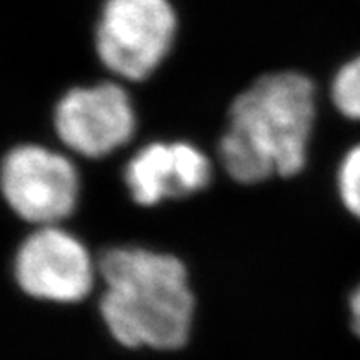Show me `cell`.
Instances as JSON below:
<instances>
[{"instance_id": "obj_1", "label": "cell", "mask_w": 360, "mask_h": 360, "mask_svg": "<svg viewBox=\"0 0 360 360\" xmlns=\"http://www.w3.org/2000/svg\"><path fill=\"white\" fill-rule=\"evenodd\" d=\"M105 280L99 313L110 337L127 349L179 352L194 324V295L176 256L114 247L97 265Z\"/></svg>"}, {"instance_id": "obj_2", "label": "cell", "mask_w": 360, "mask_h": 360, "mask_svg": "<svg viewBox=\"0 0 360 360\" xmlns=\"http://www.w3.org/2000/svg\"><path fill=\"white\" fill-rule=\"evenodd\" d=\"M315 86L297 72L264 75L238 96L229 110V130L219 160L238 183L302 172L315 124Z\"/></svg>"}, {"instance_id": "obj_3", "label": "cell", "mask_w": 360, "mask_h": 360, "mask_svg": "<svg viewBox=\"0 0 360 360\" xmlns=\"http://www.w3.org/2000/svg\"><path fill=\"white\" fill-rule=\"evenodd\" d=\"M178 17L169 0H106L96 48L101 63L128 81H143L172 48Z\"/></svg>"}, {"instance_id": "obj_4", "label": "cell", "mask_w": 360, "mask_h": 360, "mask_svg": "<svg viewBox=\"0 0 360 360\" xmlns=\"http://www.w3.org/2000/svg\"><path fill=\"white\" fill-rule=\"evenodd\" d=\"M0 188L8 205L30 224L55 225L79 201V174L72 161L44 146L22 145L0 167Z\"/></svg>"}, {"instance_id": "obj_5", "label": "cell", "mask_w": 360, "mask_h": 360, "mask_svg": "<svg viewBox=\"0 0 360 360\" xmlns=\"http://www.w3.org/2000/svg\"><path fill=\"white\" fill-rule=\"evenodd\" d=\"M15 278L30 297L73 304L90 295L96 265L79 238L46 225L30 234L18 249Z\"/></svg>"}, {"instance_id": "obj_6", "label": "cell", "mask_w": 360, "mask_h": 360, "mask_svg": "<svg viewBox=\"0 0 360 360\" xmlns=\"http://www.w3.org/2000/svg\"><path fill=\"white\" fill-rule=\"evenodd\" d=\"M136 124L132 99L115 82L73 88L55 108V130L60 141L90 160L105 158L127 145Z\"/></svg>"}, {"instance_id": "obj_7", "label": "cell", "mask_w": 360, "mask_h": 360, "mask_svg": "<svg viewBox=\"0 0 360 360\" xmlns=\"http://www.w3.org/2000/svg\"><path fill=\"white\" fill-rule=\"evenodd\" d=\"M210 161L185 141L150 143L128 161L124 183L137 205L154 207L169 198H185L210 183Z\"/></svg>"}, {"instance_id": "obj_8", "label": "cell", "mask_w": 360, "mask_h": 360, "mask_svg": "<svg viewBox=\"0 0 360 360\" xmlns=\"http://www.w3.org/2000/svg\"><path fill=\"white\" fill-rule=\"evenodd\" d=\"M331 97L344 117L360 121V55L338 70L331 84Z\"/></svg>"}, {"instance_id": "obj_9", "label": "cell", "mask_w": 360, "mask_h": 360, "mask_svg": "<svg viewBox=\"0 0 360 360\" xmlns=\"http://www.w3.org/2000/svg\"><path fill=\"white\" fill-rule=\"evenodd\" d=\"M337 187L340 200L356 219H360V143L347 150L338 167Z\"/></svg>"}, {"instance_id": "obj_10", "label": "cell", "mask_w": 360, "mask_h": 360, "mask_svg": "<svg viewBox=\"0 0 360 360\" xmlns=\"http://www.w3.org/2000/svg\"><path fill=\"white\" fill-rule=\"evenodd\" d=\"M349 322H352L353 333L360 338V285L349 297Z\"/></svg>"}]
</instances>
